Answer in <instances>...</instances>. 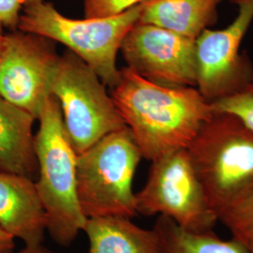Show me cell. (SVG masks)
Segmentation results:
<instances>
[{
  "label": "cell",
  "mask_w": 253,
  "mask_h": 253,
  "mask_svg": "<svg viewBox=\"0 0 253 253\" xmlns=\"http://www.w3.org/2000/svg\"><path fill=\"white\" fill-rule=\"evenodd\" d=\"M111 97L149 161L188 148L214 115L211 102L195 86L160 85L127 67L120 70Z\"/></svg>",
  "instance_id": "obj_1"
},
{
  "label": "cell",
  "mask_w": 253,
  "mask_h": 253,
  "mask_svg": "<svg viewBox=\"0 0 253 253\" xmlns=\"http://www.w3.org/2000/svg\"><path fill=\"white\" fill-rule=\"evenodd\" d=\"M217 218L253 194V131L235 116L216 113L187 148Z\"/></svg>",
  "instance_id": "obj_2"
},
{
  "label": "cell",
  "mask_w": 253,
  "mask_h": 253,
  "mask_svg": "<svg viewBox=\"0 0 253 253\" xmlns=\"http://www.w3.org/2000/svg\"><path fill=\"white\" fill-rule=\"evenodd\" d=\"M35 135L37 189L45 209L47 232L54 243L70 247L86 217L76 192L77 154L67 134L59 101L50 95L39 118Z\"/></svg>",
  "instance_id": "obj_3"
},
{
  "label": "cell",
  "mask_w": 253,
  "mask_h": 253,
  "mask_svg": "<svg viewBox=\"0 0 253 253\" xmlns=\"http://www.w3.org/2000/svg\"><path fill=\"white\" fill-rule=\"evenodd\" d=\"M141 3L115 16L104 18H68L43 0L24 8L20 16L21 31L60 42L79 56L113 88L120 76L117 67L121 43L139 20Z\"/></svg>",
  "instance_id": "obj_4"
},
{
  "label": "cell",
  "mask_w": 253,
  "mask_h": 253,
  "mask_svg": "<svg viewBox=\"0 0 253 253\" xmlns=\"http://www.w3.org/2000/svg\"><path fill=\"white\" fill-rule=\"evenodd\" d=\"M142 158L127 126L77 156L76 192L84 217H135L132 184Z\"/></svg>",
  "instance_id": "obj_5"
},
{
  "label": "cell",
  "mask_w": 253,
  "mask_h": 253,
  "mask_svg": "<svg viewBox=\"0 0 253 253\" xmlns=\"http://www.w3.org/2000/svg\"><path fill=\"white\" fill-rule=\"evenodd\" d=\"M51 94L60 103L66 131L77 155L126 126L100 77L70 50L59 57Z\"/></svg>",
  "instance_id": "obj_6"
},
{
  "label": "cell",
  "mask_w": 253,
  "mask_h": 253,
  "mask_svg": "<svg viewBox=\"0 0 253 253\" xmlns=\"http://www.w3.org/2000/svg\"><path fill=\"white\" fill-rule=\"evenodd\" d=\"M143 189L135 193L137 215L169 217L191 232L212 231L218 221L186 149L151 161Z\"/></svg>",
  "instance_id": "obj_7"
},
{
  "label": "cell",
  "mask_w": 253,
  "mask_h": 253,
  "mask_svg": "<svg viewBox=\"0 0 253 253\" xmlns=\"http://www.w3.org/2000/svg\"><path fill=\"white\" fill-rule=\"evenodd\" d=\"M52 40L19 29L4 34L0 96L39 119L59 60Z\"/></svg>",
  "instance_id": "obj_8"
},
{
  "label": "cell",
  "mask_w": 253,
  "mask_h": 253,
  "mask_svg": "<svg viewBox=\"0 0 253 253\" xmlns=\"http://www.w3.org/2000/svg\"><path fill=\"white\" fill-rule=\"evenodd\" d=\"M120 52L127 68L164 86H197L196 41L153 25L137 22Z\"/></svg>",
  "instance_id": "obj_9"
},
{
  "label": "cell",
  "mask_w": 253,
  "mask_h": 253,
  "mask_svg": "<svg viewBox=\"0 0 253 253\" xmlns=\"http://www.w3.org/2000/svg\"><path fill=\"white\" fill-rule=\"evenodd\" d=\"M238 13L222 29L208 28L196 40L197 88L210 102L252 83L253 70L239 53L253 21V0H234Z\"/></svg>",
  "instance_id": "obj_10"
},
{
  "label": "cell",
  "mask_w": 253,
  "mask_h": 253,
  "mask_svg": "<svg viewBox=\"0 0 253 253\" xmlns=\"http://www.w3.org/2000/svg\"><path fill=\"white\" fill-rule=\"evenodd\" d=\"M0 228L25 246L43 244L47 216L34 179L0 171Z\"/></svg>",
  "instance_id": "obj_11"
},
{
  "label": "cell",
  "mask_w": 253,
  "mask_h": 253,
  "mask_svg": "<svg viewBox=\"0 0 253 253\" xmlns=\"http://www.w3.org/2000/svg\"><path fill=\"white\" fill-rule=\"evenodd\" d=\"M36 118L0 96V171L38 176L33 124Z\"/></svg>",
  "instance_id": "obj_12"
},
{
  "label": "cell",
  "mask_w": 253,
  "mask_h": 253,
  "mask_svg": "<svg viewBox=\"0 0 253 253\" xmlns=\"http://www.w3.org/2000/svg\"><path fill=\"white\" fill-rule=\"evenodd\" d=\"M222 0H145L139 23L153 25L196 41L217 20Z\"/></svg>",
  "instance_id": "obj_13"
},
{
  "label": "cell",
  "mask_w": 253,
  "mask_h": 253,
  "mask_svg": "<svg viewBox=\"0 0 253 253\" xmlns=\"http://www.w3.org/2000/svg\"><path fill=\"white\" fill-rule=\"evenodd\" d=\"M83 231L89 240L85 253H161L153 228L139 227L129 217H89Z\"/></svg>",
  "instance_id": "obj_14"
},
{
  "label": "cell",
  "mask_w": 253,
  "mask_h": 253,
  "mask_svg": "<svg viewBox=\"0 0 253 253\" xmlns=\"http://www.w3.org/2000/svg\"><path fill=\"white\" fill-rule=\"evenodd\" d=\"M161 253H246L233 238L222 239L213 230L191 232L169 217L158 216L154 224Z\"/></svg>",
  "instance_id": "obj_15"
},
{
  "label": "cell",
  "mask_w": 253,
  "mask_h": 253,
  "mask_svg": "<svg viewBox=\"0 0 253 253\" xmlns=\"http://www.w3.org/2000/svg\"><path fill=\"white\" fill-rule=\"evenodd\" d=\"M221 221L246 253H253V194L223 213Z\"/></svg>",
  "instance_id": "obj_16"
},
{
  "label": "cell",
  "mask_w": 253,
  "mask_h": 253,
  "mask_svg": "<svg viewBox=\"0 0 253 253\" xmlns=\"http://www.w3.org/2000/svg\"><path fill=\"white\" fill-rule=\"evenodd\" d=\"M214 112L235 116L253 131V83L211 102Z\"/></svg>",
  "instance_id": "obj_17"
},
{
  "label": "cell",
  "mask_w": 253,
  "mask_h": 253,
  "mask_svg": "<svg viewBox=\"0 0 253 253\" xmlns=\"http://www.w3.org/2000/svg\"><path fill=\"white\" fill-rule=\"evenodd\" d=\"M145 0H84L85 18L115 16Z\"/></svg>",
  "instance_id": "obj_18"
},
{
  "label": "cell",
  "mask_w": 253,
  "mask_h": 253,
  "mask_svg": "<svg viewBox=\"0 0 253 253\" xmlns=\"http://www.w3.org/2000/svg\"><path fill=\"white\" fill-rule=\"evenodd\" d=\"M39 1L42 0H0V26L16 30L24 8Z\"/></svg>",
  "instance_id": "obj_19"
},
{
  "label": "cell",
  "mask_w": 253,
  "mask_h": 253,
  "mask_svg": "<svg viewBox=\"0 0 253 253\" xmlns=\"http://www.w3.org/2000/svg\"><path fill=\"white\" fill-rule=\"evenodd\" d=\"M14 248V238L0 228V253H13Z\"/></svg>",
  "instance_id": "obj_20"
},
{
  "label": "cell",
  "mask_w": 253,
  "mask_h": 253,
  "mask_svg": "<svg viewBox=\"0 0 253 253\" xmlns=\"http://www.w3.org/2000/svg\"><path fill=\"white\" fill-rule=\"evenodd\" d=\"M64 253L56 252L52 249L47 248L43 244L36 245V246H25L24 249L17 253Z\"/></svg>",
  "instance_id": "obj_21"
},
{
  "label": "cell",
  "mask_w": 253,
  "mask_h": 253,
  "mask_svg": "<svg viewBox=\"0 0 253 253\" xmlns=\"http://www.w3.org/2000/svg\"><path fill=\"white\" fill-rule=\"evenodd\" d=\"M3 40H4V34L2 32V27L0 26V59H1L2 48H3Z\"/></svg>",
  "instance_id": "obj_22"
}]
</instances>
